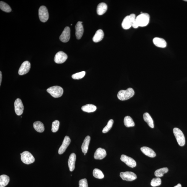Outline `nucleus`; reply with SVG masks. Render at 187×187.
Listing matches in <instances>:
<instances>
[{
	"label": "nucleus",
	"mask_w": 187,
	"mask_h": 187,
	"mask_svg": "<svg viewBox=\"0 0 187 187\" xmlns=\"http://www.w3.org/2000/svg\"><path fill=\"white\" fill-rule=\"evenodd\" d=\"M184 1L187 2V0H184Z\"/></svg>",
	"instance_id": "obj_39"
},
{
	"label": "nucleus",
	"mask_w": 187,
	"mask_h": 187,
	"mask_svg": "<svg viewBox=\"0 0 187 187\" xmlns=\"http://www.w3.org/2000/svg\"><path fill=\"white\" fill-rule=\"evenodd\" d=\"M174 187H181V184H178L177 185H176V186Z\"/></svg>",
	"instance_id": "obj_38"
},
{
	"label": "nucleus",
	"mask_w": 187,
	"mask_h": 187,
	"mask_svg": "<svg viewBox=\"0 0 187 187\" xmlns=\"http://www.w3.org/2000/svg\"><path fill=\"white\" fill-rule=\"evenodd\" d=\"M86 73L84 71H83L80 73H78L73 74L72 76V78L74 80H80L83 78L85 76Z\"/></svg>",
	"instance_id": "obj_33"
},
{
	"label": "nucleus",
	"mask_w": 187,
	"mask_h": 187,
	"mask_svg": "<svg viewBox=\"0 0 187 187\" xmlns=\"http://www.w3.org/2000/svg\"><path fill=\"white\" fill-rule=\"evenodd\" d=\"M96 109L97 107L95 105L92 104H86L81 107V110L83 111L88 113L94 112Z\"/></svg>",
	"instance_id": "obj_24"
},
{
	"label": "nucleus",
	"mask_w": 187,
	"mask_h": 187,
	"mask_svg": "<svg viewBox=\"0 0 187 187\" xmlns=\"http://www.w3.org/2000/svg\"><path fill=\"white\" fill-rule=\"evenodd\" d=\"M161 180L159 178H153L151 181V185L153 187L159 186L161 185Z\"/></svg>",
	"instance_id": "obj_32"
},
{
	"label": "nucleus",
	"mask_w": 187,
	"mask_h": 187,
	"mask_svg": "<svg viewBox=\"0 0 187 187\" xmlns=\"http://www.w3.org/2000/svg\"><path fill=\"white\" fill-rule=\"evenodd\" d=\"M33 127L36 131L39 133H43L44 130V126L43 123L39 121L34 123Z\"/></svg>",
	"instance_id": "obj_26"
},
{
	"label": "nucleus",
	"mask_w": 187,
	"mask_h": 187,
	"mask_svg": "<svg viewBox=\"0 0 187 187\" xmlns=\"http://www.w3.org/2000/svg\"><path fill=\"white\" fill-rule=\"evenodd\" d=\"M10 179L9 176L2 175L0 176V187H5L9 182Z\"/></svg>",
	"instance_id": "obj_25"
},
{
	"label": "nucleus",
	"mask_w": 187,
	"mask_h": 187,
	"mask_svg": "<svg viewBox=\"0 0 187 187\" xmlns=\"http://www.w3.org/2000/svg\"><path fill=\"white\" fill-rule=\"evenodd\" d=\"M71 143V140L69 137L66 136L63 140L62 146H60L58 151V153L61 155L64 153Z\"/></svg>",
	"instance_id": "obj_14"
},
{
	"label": "nucleus",
	"mask_w": 187,
	"mask_h": 187,
	"mask_svg": "<svg viewBox=\"0 0 187 187\" xmlns=\"http://www.w3.org/2000/svg\"><path fill=\"white\" fill-rule=\"evenodd\" d=\"M143 118L145 122L148 124L150 127L152 128H154V121L148 113H144L143 115Z\"/></svg>",
	"instance_id": "obj_23"
},
{
	"label": "nucleus",
	"mask_w": 187,
	"mask_h": 187,
	"mask_svg": "<svg viewBox=\"0 0 187 187\" xmlns=\"http://www.w3.org/2000/svg\"><path fill=\"white\" fill-rule=\"evenodd\" d=\"M60 122L59 121L55 120L52 122V131L53 133H56L58 130Z\"/></svg>",
	"instance_id": "obj_34"
},
{
	"label": "nucleus",
	"mask_w": 187,
	"mask_h": 187,
	"mask_svg": "<svg viewBox=\"0 0 187 187\" xmlns=\"http://www.w3.org/2000/svg\"><path fill=\"white\" fill-rule=\"evenodd\" d=\"M93 175L96 178L101 179L104 178V175L101 170L95 168L93 171Z\"/></svg>",
	"instance_id": "obj_30"
},
{
	"label": "nucleus",
	"mask_w": 187,
	"mask_h": 187,
	"mask_svg": "<svg viewBox=\"0 0 187 187\" xmlns=\"http://www.w3.org/2000/svg\"><path fill=\"white\" fill-rule=\"evenodd\" d=\"M0 8L2 11L7 13L10 12L12 11L11 8L9 5L6 3V2L2 1H1L0 2Z\"/></svg>",
	"instance_id": "obj_29"
},
{
	"label": "nucleus",
	"mask_w": 187,
	"mask_h": 187,
	"mask_svg": "<svg viewBox=\"0 0 187 187\" xmlns=\"http://www.w3.org/2000/svg\"><path fill=\"white\" fill-rule=\"evenodd\" d=\"M150 16L147 13H142L136 17V21L139 26L144 27L148 24Z\"/></svg>",
	"instance_id": "obj_2"
},
{
	"label": "nucleus",
	"mask_w": 187,
	"mask_h": 187,
	"mask_svg": "<svg viewBox=\"0 0 187 187\" xmlns=\"http://www.w3.org/2000/svg\"><path fill=\"white\" fill-rule=\"evenodd\" d=\"M68 56L65 53L60 51L56 54L55 55L54 61L57 64H60L64 63L67 60Z\"/></svg>",
	"instance_id": "obj_9"
},
{
	"label": "nucleus",
	"mask_w": 187,
	"mask_h": 187,
	"mask_svg": "<svg viewBox=\"0 0 187 187\" xmlns=\"http://www.w3.org/2000/svg\"><path fill=\"white\" fill-rule=\"evenodd\" d=\"M173 132L179 145L183 146L185 143V140L182 132L177 128L174 129Z\"/></svg>",
	"instance_id": "obj_3"
},
{
	"label": "nucleus",
	"mask_w": 187,
	"mask_h": 187,
	"mask_svg": "<svg viewBox=\"0 0 187 187\" xmlns=\"http://www.w3.org/2000/svg\"><path fill=\"white\" fill-rule=\"evenodd\" d=\"M132 27H133L134 28H138L139 27V26L138 24L136 21V20L134 21L132 24Z\"/></svg>",
	"instance_id": "obj_36"
},
{
	"label": "nucleus",
	"mask_w": 187,
	"mask_h": 187,
	"mask_svg": "<svg viewBox=\"0 0 187 187\" xmlns=\"http://www.w3.org/2000/svg\"><path fill=\"white\" fill-rule=\"evenodd\" d=\"M79 187H88L87 180L86 178L81 179L79 181Z\"/></svg>",
	"instance_id": "obj_35"
},
{
	"label": "nucleus",
	"mask_w": 187,
	"mask_h": 187,
	"mask_svg": "<svg viewBox=\"0 0 187 187\" xmlns=\"http://www.w3.org/2000/svg\"><path fill=\"white\" fill-rule=\"evenodd\" d=\"M120 176L123 180L127 181H132L137 178L135 174L131 172H121L120 173Z\"/></svg>",
	"instance_id": "obj_8"
},
{
	"label": "nucleus",
	"mask_w": 187,
	"mask_h": 187,
	"mask_svg": "<svg viewBox=\"0 0 187 187\" xmlns=\"http://www.w3.org/2000/svg\"><path fill=\"white\" fill-rule=\"evenodd\" d=\"M154 44L156 47L160 48H165L167 46L166 42L164 39L156 37L153 39Z\"/></svg>",
	"instance_id": "obj_17"
},
{
	"label": "nucleus",
	"mask_w": 187,
	"mask_h": 187,
	"mask_svg": "<svg viewBox=\"0 0 187 187\" xmlns=\"http://www.w3.org/2000/svg\"><path fill=\"white\" fill-rule=\"evenodd\" d=\"M86 154H84V155H85Z\"/></svg>",
	"instance_id": "obj_40"
},
{
	"label": "nucleus",
	"mask_w": 187,
	"mask_h": 187,
	"mask_svg": "<svg viewBox=\"0 0 187 187\" xmlns=\"http://www.w3.org/2000/svg\"><path fill=\"white\" fill-rule=\"evenodd\" d=\"M107 5L104 2H102L99 4L97 6V14L99 15H103L107 12Z\"/></svg>",
	"instance_id": "obj_21"
},
{
	"label": "nucleus",
	"mask_w": 187,
	"mask_h": 187,
	"mask_svg": "<svg viewBox=\"0 0 187 187\" xmlns=\"http://www.w3.org/2000/svg\"><path fill=\"white\" fill-rule=\"evenodd\" d=\"M91 140V137L89 136H87L84 140L83 143L81 146V150L84 154L87 153L88 149V146Z\"/></svg>",
	"instance_id": "obj_22"
},
{
	"label": "nucleus",
	"mask_w": 187,
	"mask_h": 187,
	"mask_svg": "<svg viewBox=\"0 0 187 187\" xmlns=\"http://www.w3.org/2000/svg\"><path fill=\"white\" fill-rule=\"evenodd\" d=\"M2 72H0V86L1 85L2 81Z\"/></svg>",
	"instance_id": "obj_37"
},
{
	"label": "nucleus",
	"mask_w": 187,
	"mask_h": 187,
	"mask_svg": "<svg viewBox=\"0 0 187 187\" xmlns=\"http://www.w3.org/2000/svg\"><path fill=\"white\" fill-rule=\"evenodd\" d=\"M76 159V155L75 153H73L70 155L68 159V165L70 172H73L75 170Z\"/></svg>",
	"instance_id": "obj_18"
},
{
	"label": "nucleus",
	"mask_w": 187,
	"mask_h": 187,
	"mask_svg": "<svg viewBox=\"0 0 187 187\" xmlns=\"http://www.w3.org/2000/svg\"><path fill=\"white\" fill-rule=\"evenodd\" d=\"M168 171V169L167 167L160 168L155 171V175L157 178L162 177L165 174L167 173Z\"/></svg>",
	"instance_id": "obj_28"
},
{
	"label": "nucleus",
	"mask_w": 187,
	"mask_h": 187,
	"mask_svg": "<svg viewBox=\"0 0 187 187\" xmlns=\"http://www.w3.org/2000/svg\"><path fill=\"white\" fill-rule=\"evenodd\" d=\"M107 156L106 151L101 148H99L96 150L94 155V159H96L102 160Z\"/></svg>",
	"instance_id": "obj_16"
},
{
	"label": "nucleus",
	"mask_w": 187,
	"mask_h": 187,
	"mask_svg": "<svg viewBox=\"0 0 187 187\" xmlns=\"http://www.w3.org/2000/svg\"><path fill=\"white\" fill-rule=\"evenodd\" d=\"M70 37V29L69 27H66L62 32L59 39L63 43H67L69 40Z\"/></svg>",
	"instance_id": "obj_12"
},
{
	"label": "nucleus",
	"mask_w": 187,
	"mask_h": 187,
	"mask_svg": "<svg viewBox=\"0 0 187 187\" xmlns=\"http://www.w3.org/2000/svg\"><path fill=\"white\" fill-rule=\"evenodd\" d=\"M135 94V91L131 88H129L126 90H120L117 95L118 98L121 101H125L132 97Z\"/></svg>",
	"instance_id": "obj_1"
},
{
	"label": "nucleus",
	"mask_w": 187,
	"mask_h": 187,
	"mask_svg": "<svg viewBox=\"0 0 187 187\" xmlns=\"http://www.w3.org/2000/svg\"><path fill=\"white\" fill-rule=\"evenodd\" d=\"M31 64L29 62L26 61L24 62L18 70V74L23 75L26 74L30 70Z\"/></svg>",
	"instance_id": "obj_13"
},
{
	"label": "nucleus",
	"mask_w": 187,
	"mask_h": 187,
	"mask_svg": "<svg viewBox=\"0 0 187 187\" xmlns=\"http://www.w3.org/2000/svg\"><path fill=\"white\" fill-rule=\"evenodd\" d=\"M114 121L112 119L110 120L108 122L107 125L103 129L102 132L103 133H106L110 131L112 127Z\"/></svg>",
	"instance_id": "obj_31"
},
{
	"label": "nucleus",
	"mask_w": 187,
	"mask_h": 187,
	"mask_svg": "<svg viewBox=\"0 0 187 187\" xmlns=\"http://www.w3.org/2000/svg\"><path fill=\"white\" fill-rule=\"evenodd\" d=\"M39 19L42 22H46L48 20L49 14L48 9L44 6L39 7Z\"/></svg>",
	"instance_id": "obj_7"
},
{
	"label": "nucleus",
	"mask_w": 187,
	"mask_h": 187,
	"mask_svg": "<svg viewBox=\"0 0 187 187\" xmlns=\"http://www.w3.org/2000/svg\"><path fill=\"white\" fill-rule=\"evenodd\" d=\"M104 36L103 31L101 29L97 30L93 38L94 43H97L101 41L103 39Z\"/></svg>",
	"instance_id": "obj_20"
},
{
	"label": "nucleus",
	"mask_w": 187,
	"mask_h": 187,
	"mask_svg": "<svg viewBox=\"0 0 187 187\" xmlns=\"http://www.w3.org/2000/svg\"><path fill=\"white\" fill-rule=\"evenodd\" d=\"M15 110L16 113L18 115H21L23 113L24 107L21 100L17 99L14 103Z\"/></svg>",
	"instance_id": "obj_11"
},
{
	"label": "nucleus",
	"mask_w": 187,
	"mask_h": 187,
	"mask_svg": "<svg viewBox=\"0 0 187 187\" xmlns=\"http://www.w3.org/2000/svg\"><path fill=\"white\" fill-rule=\"evenodd\" d=\"M22 161L26 164H30L35 161V159L30 152L28 151H24L21 154Z\"/></svg>",
	"instance_id": "obj_6"
},
{
	"label": "nucleus",
	"mask_w": 187,
	"mask_h": 187,
	"mask_svg": "<svg viewBox=\"0 0 187 187\" xmlns=\"http://www.w3.org/2000/svg\"><path fill=\"white\" fill-rule=\"evenodd\" d=\"M121 160L125 164L131 168H134L136 166L137 164L135 160L132 158L126 156L125 155H122L121 156Z\"/></svg>",
	"instance_id": "obj_10"
},
{
	"label": "nucleus",
	"mask_w": 187,
	"mask_h": 187,
	"mask_svg": "<svg viewBox=\"0 0 187 187\" xmlns=\"http://www.w3.org/2000/svg\"><path fill=\"white\" fill-rule=\"evenodd\" d=\"M83 22L79 21L75 26L76 36L78 39H80L83 36L84 33V28Z\"/></svg>",
	"instance_id": "obj_15"
},
{
	"label": "nucleus",
	"mask_w": 187,
	"mask_h": 187,
	"mask_svg": "<svg viewBox=\"0 0 187 187\" xmlns=\"http://www.w3.org/2000/svg\"><path fill=\"white\" fill-rule=\"evenodd\" d=\"M136 15L132 14L126 17L123 20L122 23V27L125 30L129 29L132 26L133 23L136 18Z\"/></svg>",
	"instance_id": "obj_5"
},
{
	"label": "nucleus",
	"mask_w": 187,
	"mask_h": 187,
	"mask_svg": "<svg viewBox=\"0 0 187 187\" xmlns=\"http://www.w3.org/2000/svg\"><path fill=\"white\" fill-rule=\"evenodd\" d=\"M124 123L125 125L127 127H133L135 125V122H134L132 118L129 116L125 118Z\"/></svg>",
	"instance_id": "obj_27"
},
{
	"label": "nucleus",
	"mask_w": 187,
	"mask_h": 187,
	"mask_svg": "<svg viewBox=\"0 0 187 187\" xmlns=\"http://www.w3.org/2000/svg\"><path fill=\"white\" fill-rule=\"evenodd\" d=\"M141 151L145 155L150 157L154 158L156 156V154L153 150L148 147H142Z\"/></svg>",
	"instance_id": "obj_19"
},
{
	"label": "nucleus",
	"mask_w": 187,
	"mask_h": 187,
	"mask_svg": "<svg viewBox=\"0 0 187 187\" xmlns=\"http://www.w3.org/2000/svg\"><path fill=\"white\" fill-rule=\"evenodd\" d=\"M47 92L54 98H58L62 96L64 90L61 87L56 86L49 88Z\"/></svg>",
	"instance_id": "obj_4"
}]
</instances>
